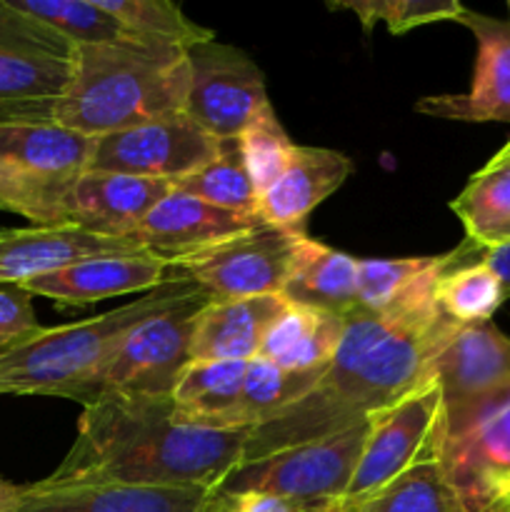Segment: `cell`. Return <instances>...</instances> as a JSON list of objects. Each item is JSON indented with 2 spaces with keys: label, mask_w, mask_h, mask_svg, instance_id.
I'll return each mask as SVG.
<instances>
[{
  "label": "cell",
  "mask_w": 510,
  "mask_h": 512,
  "mask_svg": "<svg viewBox=\"0 0 510 512\" xmlns=\"http://www.w3.org/2000/svg\"><path fill=\"white\" fill-rule=\"evenodd\" d=\"M478 258L483 260L495 275H498L500 283H503L505 298H510V243L498 245V248H490V250L478 248Z\"/></svg>",
  "instance_id": "obj_39"
},
{
  "label": "cell",
  "mask_w": 510,
  "mask_h": 512,
  "mask_svg": "<svg viewBox=\"0 0 510 512\" xmlns=\"http://www.w3.org/2000/svg\"><path fill=\"white\" fill-rule=\"evenodd\" d=\"M308 235L260 223L248 233L170 265V280H190L210 300L283 295Z\"/></svg>",
  "instance_id": "obj_7"
},
{
  "label": "cell",
  "mask_w": 510,
  "mask_h": 512,
  "mask_svg": "<svg viewBox=\"0 0 510 512\" xmlns=\"http://www.w3.org/2000/svg\"><path fill=\"white\" fill-rule=\"evenodd\" d=\"M260 223L263 220L258 215L215 208L195 195L173 188L145 215L133 240L145 253L173 265L175 260L190 258L223 240L248 233Z\"/></svg>",
  "instance_id": "obj_15"
},
{
  "label": "cell",
  "mask_w": 510,
  "mask_h": 512,
  "mask_svg": "<svg viewBox=\"0 0 510 512\" xmlns=\"http://www.w3.org/2000/svg\"><path fill=\"white\" fill-rule=\"evenodd\" d=\"M288 308L283 295L243 300H210L195 315L190 338V363H248L258 358L275 320Z\"/></svg>",
  "instance_id": "obj_20"
},
{
  "label": "cell",
  "mask_w": 510,
  "mask_h": 512,
  "mask_svg": "<svg viewBox=\"0 0 510 512\" xmlns=\"http://www.w3.org/2000/svg\"><path fill=\"white\" fill-rule=\"evenodd\" d=\"M353 173L348 155L330 148L295 145L285 173L258 198V215L275 228L305 233L308 215Z\"/></svg>",
  "instance_id": "obj_21"
},
{
  "label": "cell",
  "mask_w": 510,
  "mask_h": 512,
  "mask_svg": "<svg viewBox=\"0 0 510 512\" xmlns=\"http://www.w3.org/2000/svg\"><path fill=\"white\" fill-rule=\"evenodd\" d=\"M358 258L305 240L293 265L283 298L303 308L348 318L358 308Z\"/></svg>",
  "instance_id": "obj_23"
},
{
  "label": "cell",
  "mask_w": 510,
  "mask_h": 512,
  "mask_svg": "<svg viewBox=\"0 0 510 512\" xmlns=\"http://www.w3.org/2000/svg\"><path fill=\"white\" fill-rule=\"evenodd\" d=\"M218 145V138L178 113L95 138L88 170L165 180L175 188L178 180L208 165Z\"/></svg>",
  "instance_id": "obj_12"
},
{
  "label": "cell",
  "mask_w": 510,
  "mask_h": 512,
  "mask_svg": "<svg viewBox=\"0 0 510 512\" xmlns=\"http://www.w3.org/2000/svg\"><path fill=\"white\" fill-rule=\"evenodd\" d=\"M20 493H23V485H15L10 480L0 478V512H8L18 503Z\"/></svg>",
  "instance_id": "obj_40"
},
{
  "label": "cell",
  "mask_w": 510,
  "mask_h": 512,
  "mask_svg": "<svg viewBox=\"0 0 510 512\" xmlns=\"http://www.w3.org/2000/svg\"><path fill=\"white\" fill-rule=\"evenodd\" d=\"M95 138L58 123H0V168L25 190L28 220L63 225V198L88 170Z\"/></svg>",
  "instance_id": "obj_9"
},
{
  "label": "cell",
  "mask_w": 510,
  "mask_h": 512,
  "mask_svg": "<svg viewBox=\"0 0 510 512\" xmlns=\"http://www.w3.org/2000/svg\"><path fill=\"white\" fill-rule=\"evenodd\" d=\"M323 373L325 370L293 373V370H283L263 358L248 360L240 403L233 415V428H258L260 423L308 395Z\"/></svg>",
  "instance_id": "obj_30"
},
{
  "label": "cell",
  "mask_w": 510,
  "mask_h": 512,
  "mask_svg": "<svg viewBox=\"0 0 510 512\" xmlns=\"http://www.w3.org/2000/svg\"><path fill=\"white\" fill-rule=\"evenodd\" d=\"M455 328L438 305L390 315L355 310L315 388L253 428L240 463L333 438L393 408L433 378L435 358Z\"/></svg>",
  "instance_id": "obj_1"
},
{
  "label": "cell",
  "mask_w": 510,
  "mask_h": 512,
  "mask_svg": "<svg viewBox=\"0 0 510 512\" xmlns=\"http://www.w3.org/2000/svg\"><path fill=\"white\" fill-rule=\"evenodd\" d=\"M205 295L190 280H168L148 295L80 323L40 328L0 353V395H53L73 400L130 328L185 300Z\"/></svg>",
  "instance_id": "obj_4"
},
{
  "label": "cell",
  "mask_w": 510,
  "mask_h": 512,
  "mask_svg": "<svg viewBox=\"0 0 510 512\" xmlns=\"http://www.w3.org/2000/svg\"><path fill=\"white\" fill-rule=\"evenodd\" d=\"M70 83V60L50 55L0 53V103H35L63 95Z\"/></svg>",
  "instance_id": "obj_33"
},
{
  "label": "cell",
  "mask_w": 510,
  "mask_h": 512,
  "mask_svg": "<svg viewBox=\"0 0 510 512\" xmlns=\"http://www.w3.org/2000/svg\"><path fill=\"white\" fill-rule=\"evenodd\" d=\"M203 512H323L313 505L293 503L265 493H225L215 488Z\"/></svg>",
  "instance_id": "obj_38"
},
{
  "label": "cell",
  "mask_w": 510,
  "mask_h": 512,
  "mask_svg": "<svg viewBox=\"0 0 510 512\" xmlns=\"http://www.w3.org/2000/svg\"><path fill=\"white\" fill-rule=\"evenodd\" d=\"M173 190L165 180L85 170L63 198V225L105 238L133 240L145 215Z\"/></svg>",
  "instance_id": "obj_16"
},
{
  "label": "cell",
  "mask_w": 510,
  "mask_h": 512,
  "mask_svg": "<svg viewBox=\"0 0 510 512\" xmlns=\"http://www.w3.org/2000/svg\"><path fill=\"white\" fill-rule=\"evenodd\" d=\"M458 23H463L478 40L473 85L468 93L420 98L415 110L463 123H510V23L468 8Z\"/></svg>",
  "instance_id": "obj_14"
},
{
  "label": "cell",
  "mask_w": 510,
  "mask_h": 512,
  "mask_svg": "<svg viewBox=\"0 0 510 512\" xmlns=\"http://www.w3.org/2000/svg\"><path fill=\"white\" fill-rule=\"evenodd\" d=\"M345 320L348 318L288 303L265 335L258 358L293 373L328 370L343 340Z\"/></svg>",
  "instance_id": "obj_24"
},
{
  "label": "cell",
  "mask_w": 510,
  "mask_h": 512,
  "mask_svg": "<svg viewBox=\"0 0 510 512\" xmlns=\"http://www.w3.org/2000/svg\"><path fill=\"white\" fill-rule=\"evenodd\" d=\"M448 255L370 258L358 263V308L373 315L408 313L435 303V285Z\"/></svg>",
  "instance_id": "obj_22"
},
{
  "label": "cell",
  "mask_w": 510,
  "mask_h": 512,
  "mask_svg": "<svg viewBox=\"0 0 510 512\" xmlns=\"http://www.w3.org/2000/svg\"><path fill=\"white\" fill-rule=\"evenodd\" d=\"M240 153H243L245 168L253 180L255 193L260 195L285 173L290 158H293L295 143L280 125L273 105H265L248 128L240 133Z\"/></svg>",
  "instance_id": "obj_34"
},
{
  "label": "cell",
  "mask_w": 510,
  "mask_h": 512,
  "mask_svg": "<svg viewBox=\"0 0 510 512\" xmlns=\"http://www.w3.org/2000/svg\"><path fill=\"white\" fill-rule=\"evenodd\" d=\"M40 328L33 295L23 285H0V353L33 338Z\"/></svg>",
  "instance_id": "obj_37"
},
{
  "label": "cell",
  "mask_w": 510,
  "mask_h": 512,
  "mask_svg": "<svg viewBox=\"0 0 510 512\" xmlns=\"http://www.w3.org/2000/svg\"><path fill=\"white\" fill-rule=\"evenodd\" d=\"M205 303H210L208 295H195L130 328L75 393V403L85 408L113 395H173L175 383L190 365L195 315Z\"/></svg>",
  "instance_id": "obj_5"
},
{
  "label": "cell",
  "mask_w": 510,
  "mask_h": 512,
  "mask_svg": "<svg viewBox=\"0 0 510 512\" xmlns=\"http://www.w3.org/2000/svg\"><path fill=\"white\" fill-rule=\"evenodd\" d=\"M0 120H3V103H0Z\"/></svg>",
  "instance_id": "obj_41"
},
{
  "label": "cell",
  "mask_w": 510,
  "mask_h": 512,
  "mask_svg": "<svg viewBox=\"0 0 510 512\" xmlns=\"http://www.w3.org/2000/svg\"><path fill=\"white\" fill-rule=\"evenodd\" d=\"M445 255L448 260L435 285L440 313L455 325L490 323L495 310L508 300L500 278L478 258V245L470 240Z\"/></svg>",
  "instance_id": "obj_26"
},
{
  "label": "cell",
  "mask_w": 510,
  "mask_h": 512,
  "mask_svg": "<svg viewBox=\"0 0 510 512\" xmlns=\"http://www.w3.org/2000/svg\"><path fill=\"white\" fill-rule=\"evenodd\" d=\"M370 423L373 420L333 438L278 450L255 463H240L218 485V490L265 493L333 512L348 493V485L368 440Z\"/></svg>",
  "instance_id": "obj_6"
},
{
  "label": "cell",
  "mask_w": 510,
  "mask_h": 512,
  "mask_svg": "<svg viewBox=\"0 0 510 512\" xmlns=\"http://www.w3.org/2000/svg\"><path fill=\"white\" fill-rule=\"evenodd\" d=\"M208 488H148L118 483H65L45 480L23 485L8 512H203Z\"/></svg>",
  "instance_id": "obj_18"
},
{
  "label": "cell",
  "mask_w": 510,
  "mask_h": 512,
  "mask_svg": "<svg viewBox=\"0 0 510 512\" xmlns=\"http://www.w3.org/2000/svg\"><path fill=\"white\" fill-rule=\"evenodd\" d=\"M190 68L185 115L218 140L240 138L270 105L258 65L233 45L205 40L185 50Z\"/></svg>",
  "instance_id": "obj_11"
},
{
  "label": "cell",
  "mask_w": 510,
  "mask_h": 512,
  "mask_svg": "<svg viewBox=\"0 0 510 512\" xmlns=\"http://www.w3.org/2000/svg\"><path fill=\"white\" fill-rule=\"evenodd\" d=\"M95 5L118 20L120 28L140 45L188 50L215 38L213 30L195 25L170 0H95Z\"/></svg>",
  "instance_id": "obj_29"
},
{
  "label": "cell",
  "mask_w": 510,
  "mask_h": 512,
  "mask_svg": "<svg viewBox=\"0 0 510 512\" xmlns=\"http://www.w3.org/2000/svg\"><path fill=\"white\" fill-rule=\"evenodd\" d=\"M333 512H468V508L450 485L440 460H428L365 498L340 503Z\"/></svg>",
  "instance_id": "obj_28"
},
{
  "label": "cell",
  "mask_w": 510,
  "mask_h": 512,
  "mask_svg": "<svg viewBox=\"0 0 510 512\" xmlns=\"http://www.w3.org/2000/svg\"><path fill=\"white\" fill-rule=\"evenodd\" d=\"M470 243L480 250L510 243V140L450 203Z\"/></svg>",
  "instance_id": "obj_25"
},
{
  "label": "cell",
  "mask_w": 510,
  "mask_h": 512,
  "mask_svg": "<svg viewBox=\"0 0 510 512\" xmlns=\"http://www.w3.org/2000/svg\"><path fill=\"white\" fill-rule=\"evenodd\" d=\"M250 435L185 423L173 395H113L85 405L73 448L43 480L215 490L240 465Z\"/></svg>",
  "instance_id": "obj_2"
},
{
  "label": "cell",
  "mask_w": 510,
  "mask_h": 512,
  "mask_svg": "<svg viewBox=\"0 0 510 512\" xmlns=\"http://www.w3.org/2000/svg\"><path fill=\"white\" fill-rule=\"evenodd\" d=\"M190 68L183 48L170 45H75L63 95L3 105V120L58 123L103 138L150 120L185 113Z\"/></svg>",
  "instance_id": "obj_3"
},
{
  "label": "cell",
  "mask_w": 510,
  "mask_h": 512,
  "mask_svg": "<svg viewBox=\"0 0 510 512\" xmlns=\"http://www.w3.org/2000/svg\"><path fill=\"white\" fill-rule=\"evenodd\" d=\"M508 8H510V5H508Z\"/></svg>",
  "instance_id": "obj_42"
},
{
  "label": "cell",
  "mask_w": 510,
  "mask_h": 512,
  "mask_svg": "<svg viewBox=\"0 0 510 512\" xmlns=\"http://www.w3.org/2000/svg\"><path fill=\"white\" fill-rule=\"evenodd\" d=\"M175 188L195 195L215 208L233 210V213L255 215V208H258V193H255L248 168H245L238 138L220 140L215 158L190 173L188 178L178 180Z\"/></svg>",
  "instance_id": "obj_31"
},
{
  "label": "cell",
  "mask_w": 510,
  "mask_h": 512,
  "mask_svg": "<svg viewBox=\"0 0 510 512\" xmlns=\"http://www.w3.org/2000/svg\"><path fill=\"white\" fill-rule=\"evenodd\" d=\"M15 10L58 30L73 45H140L95 0H8Z\"/></svg>",
  "instance_id": "obj_32"
},
{
  "label": "cell",
  "mask_w": 510,
  "mask_h": 512,
  "mask_svg": "<svg viewBox=\"0 0 510 512\" xmlns=\"http://www.w3.org/2000/svg\"><path fill=\"white\" fill-rule=\"evenodd\" d=\"M245 365L248 363H215V360L190 363L173 390V403L180 418L203 428H233Z\"/></svg>",
  "instance_id": "obj_27"
},
{
  "label": "cell",
  "mask_w": 510,
  "mask_h": 512,
  "mask_svg": "<svg viewBox=\"0 0 510 512\" xmlns=\"http://www.w3.org/2000/svg\"><path fill=\"white\" fill-rule=\"evenodd\" d=\"M145 253L135 240L105 238L75 225L0 230V285H25L40 275L100 255Z\"/></svg>",
  "instance_id": "obj_17"
},
{
  "label": "cell",
  "mask_w": 510,
  "mask_h": 512,
  "mask_svg": "<svg viewBox=\"0 0 510 512\" xmlns=\"http://www.w3.org/2000/svg\"><path fill=\"white\" fill-rule=\"evenodd\" d=\"M170 280V263L150 253L100 255L80 260L55 273L40 275L23 288L30 295L63 305H88L118 295L155 290Z\"/></svg>",
  "instance_id": "obj_19"
},
{
  "label": "cell",
  "mask_w": 510,
  "mask_h": 512,
  "mask_svg": "<svg viewBox=\"0 0 510 512\" xmlns=\"http://www.w3.org/2000/svg\"><path fill=\"white\" fill-rule=\"evenodd\" d=\"M73 50L75 45L58 30L20 13L8 0H0V53L50 55V58L70 60Z\"/></svg>",
  "instance_id": "obj_36"
},
{
  "label": "cell",
  "mask_w": 510,
  "mask_h": 512,
  "mask_svg": "<svg viewBox=\"0 0 510 512\" xmlns=\"http://www.w3.org/2000/svg\"><path fill=\"white\" fill-rule=\"evenodd\" d=\"M443 445V395H440V385L430 378L393 408L375 415L360 463L340 503L365 498L393 483L415 465L440 460Z\"/></svg>",
  "instance_id": "obj_10"
},
{
  "label": "cell",
  "mask_w": 510,
  "mask_h": 512,
  "mask_svg": "<svg viewBox=\"0 0 510 512\" xmlns=\"http://www.w3.org/2000/svg\"><path fill=\"white\" fill-rule=\"evenodd\" d=\"M440 465L468 512H510V403L445 440Z\"/></svg>",
  "instance_id": "obj_13"
},
{
  "label": "cell",
  "mask_w": 510,
  "mask_h": 512,
  "mask_svg": "<svg viewBox=\"0 0 510 512\" xmlns=\"http://www.w3.org/2000/svg\"><path fill=\"white\" fill-rule=\"evenodd\" d=\"M445 410V440H455L510 403V338L493 323L458 325L433 363Z\"/></svg>",
  "instance_id": "obj_8"
},
{
  "label": "cell",
  "mask_w": 510,
  "mask_h": 512,
  "mask_svg": "<svg viewBox=\"0 0 510 512\" xmlns=\"http://www.w3.org/2000/svg\"><path fill=\"white\" fill-rule=\"evenodd\" d=\"M333 10H350L358 15L365 33L373 30L375 23H385L393 35L408 33L420 25L438 23V20H455L465 13V5L458 0H338L328 3Z\"/></svg>",
  "instance_id": "obj_35"
}]
</instances>
